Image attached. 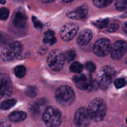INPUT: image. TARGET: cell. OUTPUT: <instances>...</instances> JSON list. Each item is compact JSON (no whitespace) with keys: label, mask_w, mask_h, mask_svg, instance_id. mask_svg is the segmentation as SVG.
Returning <instances> with one entry per match:
<instances>
[{"label":"cell","mask_w":127,"mask_h":127,"mask_svg":"<svg viewBox=\"0 0 127 127\" xmlns=\"http://www.w3.org/2000/svg\"><path fill=\"white\" fill-rule=\"evenodd\" d=\"M83 66L81 63H80L79 62H73L72 64L70 65V69L72 73H80L83 70Z\"/></svg>","instance_id":"7402d4cb"},{"label":"cell","mask_w":127,"mask_h":127,"mask_svg":"<svg viewBox=\"0 0 127 127\" xmlns=\"http://www.w3.org/2000/svg\"><path fill=\"white\" fill-rule=\"evenodd\" d=\"M115 7L118 11H125L127 9V0H117Z\"/></svg>","instance_id":"cb8c5ba5"},{"label":"cell","mask_w":127,"mask_h":127,"mask_svg":"<svg viewBox=\"0 0 127 127\" xmlns=\"http://www.w3.org/2000/svg\"><path fill=\"white\" fill-rule=\"evenodd\" d=\"M12 84L11 78L5 73H0V100L12 94Z\"/></svg>","instance_id":"ba28073f"},{"label":"cell","mask_w":127,"mask_h":127,"mask_svg":"<svg viewBox=\"0 0 127 127\" xmlns=\"http://www.w3.org/2000/svg\"><path fill=\"white\" fill-rule=\"evenodd\" d=\"M27 17L24 11L18 9L14 13L11 24L12 27L17 31H22L26 28Z\"/></svg>","instance_id":"30bf717a"},{"label":"cell","mask_w":127,"mask_h":127,"mask_svg":"<svg viewBox=\"0 0 127 127\" xmlns=\"http://www.w3.org/2000/svg\"><path fill=\"white\" fill-rule=\"evenodd\" d=\"M26 73V69L24 66L19 65L14 68L15 75L19 78H23Z\"/></svg>","instance_id":"603a6c76"},{"label":"cell","mask_w":127,"mask_h":127,"mask_svg":"<svg viewBox=\"0 0 127 127\" xmlns=\"http://www.w3.org/2000/svg\"><path fill=\"white\" fill-rule=\"evenodd\" d=\"M78 31V25L73 22L65 24L60 30V36L65 42L70 41L75 37Z\"/></svg>","instance_id":"52a82bcc"},{"label":"cell","mask_w":127,"mask_h":127,"mask_svg":"<svg viewBox=\"0 0 127 127\" xmlns=\"http://www.w3.org/2000/svg\"><path fill=\"white\" fill-rule=\"evenodd\" d=\"M123 31H124L125 33L127 35V22H126L125 23V24L123 25Z\"/></svg>","instance_id":"e575fe53"},{"label":"cell","mask_w":127,"mask_h":127,"mask_svg":"<svg viewBox=\"0 0 127 127\" xmlns=\"http://www.w3.org/2000/svg\"><path fill=\"white\" fill-rule=\"evenodd\" d=\"M9 15V11L6 7H2L0 9V19L5 21L7 19Z\"/></svg>","instance_id":"4316f807"},{"label":"cell","mask_w":127,"mask_h":127,"mask_svg":"<svg viewBox=\"0 0 127 127\" xmlns=\"http://www.w3.org/2000/svg\"><path fill=\"white\" fill-rule=\"evenodd\" d=\"M100 86H99V83H98V81H97L96 80H92L87 90H89L90 91H95L96 90V89H97Z\"/></svg>","instance_id":"4dcf8cb0"},{"label":"cell","mask_w":127,"mask_h":127,"mask_svg":"<svg viewBox=\"0 0 127 127\" xmlns=\"http://www.w3.org/2000/svg\"><path fill=\"white\" fill-rule=\"evenodd\" d=\"M42 2H45V3H48V2H52L53 1H54V0H42Z\"/></svg>","instance_id":"d590c367"},{"label":"cell","mask_w":127,"mask_h":127,"mask_svg":"<svg viewBox=\"0 0 127 127\" xmlns=\"http://www.w3.org/2000/svg\"><path fill=\"white\" fill-rule=\"evenodd\" d=\"M27 114L23 111H14L9 115V120L13 122H20L26 119Z\"/></svg>","instance_id":"e0dca14e"},{"label":"cell","mask_w":127,"mask_h":127,"mask_svg":"<svg viewBox=\"0 0 127 127\" xmlns=\"http://www.w3.org/2000/svg\"><path fill=\"white\" fill-rule=\"evenodd\" d=\"M115 70L112 66H106L102 68L99 74V83L100 88L102 89H105L111 84L115 76Z\"/></svg>","instance_id":"8992f818"},{"label":"cell","mask_w":127,"mask_h":127,"mask_svg":"<svg viewBox=\"0 0 127 127\" xmlns=\"http://www.w3.org/2000/svg\"><path fill=\"white\" fill-rule=\"evenodd\" d=\"M85 68L87 69V71H88L90 73L95 71L96 69V66L95 64L94 63L92 62H88L86 63L85 64Z\"/></svg>","instance_id":"1f68e13d"},{"label":"cell","mask_w":127,"mask_h":127,"mask_svg":"<svg viewBox=\"0 0 127 127\" xmlns=\"http://www.w3.org/2000/svg\"><path fill=\"white\" fill-rule=\"evenodd\" d=\"M7 42V37L4 32L0 31V45H4Z\"/></svg>","instance_id":"d6a6232c"},{"label":"cell","mask_w":127,"mask_h":127,"mask_svg":"<svg viewBox=\"0 0 127 127\" xmlns=\"http://www.w3.org/2000/svg\"><path fill=\"white\" fill-rule=\"evenodd\" d=\"M47 62L52 70L58 71L62 69L64 64V55L61 50H54L49 53Z\"/></svg>","instance_id":"5b68a950"},{"label":"cell","mask_w":127,"mask_h":127,"mask_svg":"<svg viewBox=\"0 0 127 127\" xmlns=\"http://www.w3.org/2000/svg\"><path fill=\"white\" fill-rule=\"evenodd\" d=\"M22 46L19 42H14L6 45L1 52V59L4 62H11L21 55Z\"/></svg>","instance_id":"3957f363"},{"label":"cell","mask_w":127,"mask_h":127,"mask_svg":"<svg viewBox=\"0 0 127 127\" xmlns=\"http://www.w3.org/2000/svg\"><path fill=\"white\" fill-rule=\"evenodd\" d=\"M125 62L126 64H127V58H126V59H125Z\"/></svg>","instance_id":"f35d334b"},{"label":"cell","mask_w":127,"mask_h":127,"mask_svg":"<svg viewBox=\"0 0 127 127\" xmlns=\"http://www.w3.org/2000/svg\"><path fill=\"white\" fill-rule=\"evenodd\" d=\"M16 104V100L14 99H7L1 102L0 104V109L2 110H7L11 109Z\"/></svg>","instance_id":"d6986e66"},{"label":"cell","mask_w":127,"mask_h":127,"mask_svg":"<svg viewBox=\"0 0 127 127\" xmlns=\"http://www.w3.org/2000/svg\"><path fill=\"white\" fill-rule=\"evenodd\" d=\"M73 80L75 86L78 89L85 90L88 89L92 79V77L89 74H83L80 73H78V75L75 76Z\"/></svg>","instance_id":"4fadbf2b"},{"label":"cell","mask_w":127,"mask_h":127,"mask_svg":"<svg viewBox=\"0 0 127 127\" xmlns=\"http://www.w3.org/2000/svg\"><path fill=\"white\" fill-rule=\"evenodd\" d=\"M118 27H119V24L118 22L116 21H113V22L108 24V26H107V31L109 32H114L118 29Z\"/></svg>","instance_id":"f1b7e54d"},{"label":"cell","mask_w":127,"mask_h":127,"mask_svg":"<svg viewBox=\"0 0 127 127\" xmlns=\"http://www.w3.org/2000/svg\"><path fill=\"white\" fill-rule=\"evenodd\" d=\"M56 98L60 104L67 106L72 104L74 100V91L68 86H62L56 91Z\"/></svg>","instance_id":"277c9868"},{"label":"cell","mask_w":127,"mask_h":127,"mask_svg":"<svg viewBox=\"0 0 127 127\" xmlns=\"http://www.w3.org/2000/svg\"><path fill=\"white\" fill-rule=\"evenodd\" d=\"M87 110L91 120L95 122H99L105 117L107 107L102 99L96 98L90 103Z\"/></svg>","instance_id":"6da1fadb"},{"label":"cell","mask_w":127,"mask_h":127,"mask_svg":"<svg viewBox=\"0 0 127 127\" xmlns=\"http://www.w3.org/2000/svg\"><path fill=\"white\" fill-rule=\"evenodd\" d=\"M0 3L2 4H4L6 3V0H0Z\"/></svg>","instance_id":"74e56055"},{"label":"cell","mask_w":127,"mask_h":127,"mask_svg":"<svg viewBox=\"0 0 127 127\" xmlns=\"http://www.w3.org/2000/svg\"><path fill=\"white\" fill-rule=\"evenodd\" d=\"M108 24H109L108 19H98L93 22V24L98 29H103L105 27H107Z\"/></svg>","instance_id":"ffe728a7"},{"label":"cell","mask_w":127,"mask_h":127,"mask_svg":"<svg viewBox=\"0 0 127 127\" xmlns=\"http://www.w3.org/2000/svg\"><path fill=\"white\" fill-rule=\"evenodd\" d=\"M47 48H46V47H42V48L40 49L39 53V54H41V55L45 54V53H46V52H47Z\"/></svg>","instance_id":"836d02e7"},{"label":"cell","mask_w":127,"mask_h":127,"mask_svg":"<svg viewBox=\"0 0 127 127\" xmlns=\"http://www.w3.org/2000/svg\"><path fill=\"white\" fill-rule=\"evenodd\" d=\"M42 120L47 127H58L62 122V114L57 107L49 106L46 108L44 111Z\"/></svg>","instance_id":"7a4b0ae2"},{"label":"cell","mask_w":127,"mask_h":127,"mask_svg":"<svg viewBox=\"0 0 127 127\" xmlns=\"http://www.w3.org/2000/svg\"><path fill=\"white\" fill-rule=\"evenodd\" d=\"M43 42L44 43L49 44L50 45L55 44L57 42V39L54 37V32L52 31H48L45 32Z\"/></svg>","instance_id":"ac0fdd59"},{"label":"cell","mask_w":127,"mask_h":127,"mask_svg":"<svg viewBox=\"0 0 127 127\" xmlns=\"http://www.w3.org/2000/svg\"><path fill=\"white\" fill-rule=\"evenodd\" d=\"M76 53L72 50H69L67 51V52L65 53L64 54V58L65 60H66L67 62H72V60H74V58H75Z\"/></svg>","instance_id":"484cf974"},{"label":"cell","mask_w":127,"mask_h":127,"mask_svg":"<svg viewBox=\"0 0 127 127\" xmlns=\"http://www.w3.org/2000/svg\"><path fill=\"white\" fill-rule=\"evenodd\" d=\"M115 86L117 88V89H120V88H123L127 84V81L124 79V78H120V79H117L115 81Z\"/></svg>","instance_id":"83f0119b"},{"label":"cell","mask_w":127,"mask_h":127,"mask_svg":"<svg viewBox=\"0 0 127 127\" xmlns=\"http://www.w3.org/2000/svg\"><path fill=\"white\" fill-rule=\"evenodd\" d=\"M32 21L33 22V24L35 28L37 29H42V27H43V24L37 17L33 16L32 17Z\"/></svg>","instance_id":"f546056e"},{"label":"cell","mask_w":127,"mask_h":127,"mask_svg":"<svg viewBox=\"0 0 127 127\" xmlns=\"http://www.w3.org/2000/svg\"><path fill=\"white\" fill-rule=\"evenodd\" d=\"M74 1V0H63V1L64 2H65V3H68V2H72V1Z\"/></svg>","instance_id":"8d00e7d4"},{"label":"cell","mask_w":127,"mask_h":127,"mask_svg":"<svg viewBox=\"0 0 127 127\" xmlns=\"http://www.w3.org/2000/svg\"><path fill=\"white\" fill-rule=\"evenodd\" d=\"M111 48L110 41L107 38H100L95 43L93 48V53L97 56L103 57L110 53Z\"/></svg>","instance_id":"9c48e42d"},{"label":"cell","mask_w":127,"mask_h":127,"mask_svg":"<svg viewBox=\"0 0 127 127\" xmlns=\"http://www.w3.org/2000/svg\"><path fill=\"white\" fill-rule=\"evenodd\" d=\"M126 122H127V120H126Z\"/></svg>","instance_id":"ab89813d"},{"label":"cell","mask_w":127,"mask_h":127,"mask_svg":"<svg viewBox=\"0 0 127 127\" xmlns=\"http://www.w3.org/2000/svg\"><path fill=\"white\" fill-rule=\"evenodd\" d=\"M92 38V32L89 29H84L80 32L77 38V43L81 46L88 44Z\"/></svg>","instance_id":"2e32d148"},{"label":"cell","mask_w":127,"mask_h":127,"mask_svg":"<svg viewBox=\"0 0 127 127\" xmlns=\"http://www.w3.org/2000/svg\"><path fill=\"white\" fill-rule=\"evenodd\" d=\"M90 120V117L87 109L81 107L76 111L73 121L77 127H85L88 126Z\"/></svg>","instance_id":"8fae6325"},{"label":"cell","mask_w":127,"mask_h":127,"mask_svg":"<svg viewBox=\"0 0 127 127\" xmlns=\"http://www.w3.org/2000/svg\"><path fill=\"white\" fill-rule=\"evenodd\" d=\"M113 0H93V3L96 7L104 8L110 4Z\"/></svg>","instance_id":"44dd1931"},{"label":"cell","mask_w":127,"mask_h":127,"mask_svg":"<svg viewBox=\"0 0 127 127\" xmlns=\"http://www.w3.org/2000/svg\"><path fill=\"white\" fill-rule=\"evenodd\" d=\"M47 101L44 98L37 99V100L32 103L30 106V111L33 116H37L39 115L42 109L46 106Z\"/></svg>","instance_id":"9a60e30c"},{"label":"cell","mask_w":127,"mask_h":127,"mask_svg":"<svg viewBox=\"0 0 127 127\" xmlns=\"http://www.w3.org/2000/svg\"><path fill=\"white\" fill-rule=\"evenodd\" d=\"M127 50V43L123 40L117 41L111 46V57L114 60H119L123 57Z\"/></svg>","instance_id":"7c38bea8"},{"label":"cell","mask_w":127,"mask_h":127,"mask_svg":"<svg viewBox=\"0 0 127 127\" xmlns=\"http://www.w3.org/2000/svg\"><path fill=\"white\" fill-rule=\"evenodd\" d=\"M25 94L29 97H34L37 94V89L34 86H29L25 90Z\"/></svg>","instance_id":"d4e9b609"},{"label":"cell","mask_w":127,"mask_h":127,"mask_svg":"<svg viewBox=\"0 0 127 127\" xmlns=\"http://www.w3.org/2000/svg\"><path fill=\"white\" fill-rule=\"evenodd\" d=\"M88 8L87 4H82L75 9L67 12V16L68 18L73 20H79L84 18L88 13Z\"/></svg>","instance_id":"5bb4252c"}]
</instances>
